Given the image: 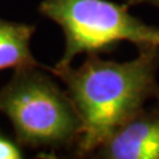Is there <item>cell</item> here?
<instances>
[{
    "label": "cell",
    "instance_id": "5b68a950",
    "mask_svg": "<svg viewBox=\"0 0 159 159\" xmlns=\"http://www.w3.org/2000/svg\"><path fill=\"white\" fill-rule=\"evenodd\" d=\"M34 31L33 24L0 19V72L41 65L31 51Z\"/></svg>",
    "mask_w": 159,
    "mask_h": 159
},
{
    "label": "cell",
    "instance_id": "52a82bcc",
    "mask_svg": "<svg viewBox=\"0 0 159 159\" xmlns=\"http://www.w3.org/2000/svg\"><path fill=\"white\" fill-rule=\"evenodd\" d=\"M125 4H127L129 7L147 4V6H151V7L159 8V0H125Z\"/></svg>",
    "mask_w": 159,
    "mask_h": 159
},
{
    "label": "cell",
    "instance_id": "277c9868",
    "mask_svg": "<svg viewBox=\"0 0 159 159\" xmlns=\"http://www.w3.org/2000/svg\"><path fill=\"white\" fill-rule=\"evenodd\" d=\"M90 157L102 159H159V99L143 107L99 145Z\"/></svg>",
    "mask_w": 159,
    "mask_h": 159
},
{
    "label": "cell",
    "instance_id": "6da1fadb",
    "mask_svg": "<svg viewBox=\"0 0 159 159\" xmlns=\"http://www.w3.org/2000/svg\"><path fill=\"white\" fill-rule=\"evenodd\" d=\"M86 56L77 68L44 66L64 82L78 116L81 135L77 157H90L148 99L159 98V48H141L135 58L123 62L102 60L99 53Z\"/></svg>",
    "mask_w": 159,
    "mask_h": 159
},
{
    "label": "cell",
    "instance_id": "7a4b0ae2",
    "mask_svg": "<svg viewBox=\"0 0 159 159\" xmlns=\"http://www.w3.org/2000/svg\"><path fill=\"white\" fill-rule=\"evenodd\" d=\"M40 66L16 69L0 89V113L11 121L20 146L76 147L81 123L70 98Z\"/></svg>",
    "mask_w": 159,
    "mask_h": 159
},
{
    "label": "cell",
    "instance_id": "3957f363",
    "mask_svg": "<svg viewBox=\"0 0 159 159\" xmlns=\"http://www.w3.org/2000/svg\"><path fill=\"white\" fill-rule=\"evenodd\" d=\"M43 16L61 28L65 49L54 66L72 65L78 54L111 52L127 41L141 48H159V27L143 23L127 4L110 0H43Z\"/></svg>",
    "mask_w": 159,
    "mask_h": 159
},
{
    "label": "cell",
    "instance_id": "ba28073f",
    "mask_svg": "<svg viewBox=\"0 0 159 159\" xmlns=\"http://www.w3.org/2000/svg\"><path fill=\"white\" fill-rule=\"evenodd\" d=\"M158 99H159V98H158Z\"/></svg>",
    "mask_w": 159,
    "mask_h": 159
},
{
    "label": "cell",
    "instance_id": "8992f818",
    "mask_svg": "<svg viewBox=\"0 0 159 159\" xmlns=\"http://www.w3.org/2000/svg\"><path fill=\"white\" fill-rule=\"evenodd\" d=\"M23 158V152L19 143L12 142L11 139L0 135V159H19Z\"/></svg>",
    "mask_w": 159,
    "mask_h": 159
}]
</instances>
